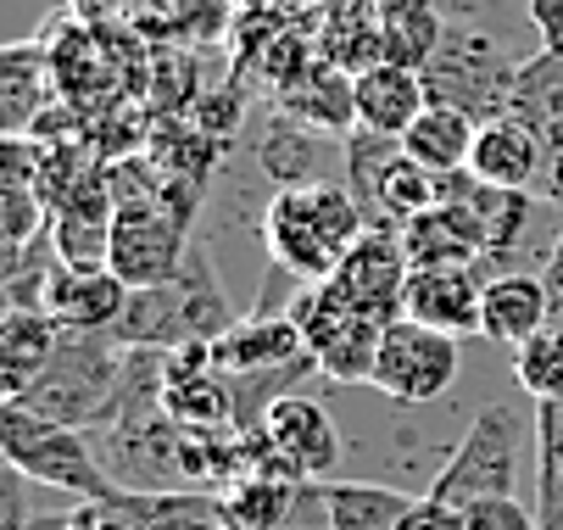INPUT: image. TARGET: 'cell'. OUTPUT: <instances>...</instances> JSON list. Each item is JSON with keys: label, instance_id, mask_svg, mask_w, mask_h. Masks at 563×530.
Listing matches in <instances>:
<instances>
[{"label": "cell", "instance_id": "ba28073f", "mask_svg": "<svg viewBox=\"0 0 563 530\" xmlns=\"http://www.w3.org/2000/svg\"><path fill=\"white\" fill-rule=\"evenodd\" d=\"M457 335L446 330H430L419 319H390L385 335H379V357H374V391L385 402H401V408H430L452 391L457 380Z\"/></svg>", "mask_w": 563, "mask_h": 530}, {"label": "cell", "instance_id": "7c38bea8", "mask_svg": "<svg viewBox=\"0 0 563 530\" xmlns=\"http://www.w3.org/2000/svg\"><path fill=\"white\" fill-rule=\"evenodd\" d=\"M129 296L134 290L112 268H67V263H56L51 285H45V313L56 319L62 335H112L123 308H129Z\"/></svg>", "mask_w": 563, "mask_h": 530}, {"label": "cell", "instance_id": "cb8c5ba5", "mask_svg": "<svg viewBox=\"0 0 563 530\" xmlns=\"http://www.w3.org/2000/svg\"><path fill=\"white\" fill-rule=\"evenodd\" d=\"M301 486H307V481H296V475L252 470V475L229 481L218 497H223V514H229L234 530H285V519H290Z\"/></svg>", "mask_w": 563, "mask_h": 530}, {"label": "cell", "instance_id": "8d00e7d4", "mask_svg": "<svg viewBox=\"0 0 563 530\" xmlns=\"http://www.w3.org/2000/svg\"><path fill=\"white\" fill-rule=\"evenodd\" d=\"M541 279H547V296H552V319L563 324V230H558V241L541 263Z\"/></svg>", "mask_w": 563, "mask_h": 530}, {"label": "cell", "instance_id": "603a6c76", "mask_svg": "<svg viewBox=\"0 0 563 530\" xmlns=\"http://www.w3.org/2000/svg\"><path fill=\"white\" fill-rule=\"evenodd\" d=\"M123 508L134 530H234L218 492L185 486V492H123Z\"/></svg>", "mask_w": 563, "mask_h": 530}, {"label": "cell", "instance_id": "f1b7e54d", "mask_svg": "<svg viewBox=\"0 0 563 530\" xmlns=\"http://www.w3.org/2000/svg\"><path fill=\"white\" fill-rule=\"evenodd\" d=\"M379 335H385V319H368V313L346 319L324 346L312 352L318 374H330L335 386H368L374 380V357H379Z\"/></svg>", "mask_w": 563, "mask_h": 530}, {"label": "cell", "instance_id": "f35d334b", "mask_svg": "<svg viewBox=\"0 0 563 530\" xmlns=\"http://www.w3.org/2000/svg\"><path fill=\"white\" fill-rule=\"evenodd\" d=\"M168 0H129V12H163Z\"/></svg>", "mask_w": 563, "mask_h": 530}, {"label": "cell", "instance_id": "1f68e13d", "mask_svg": "<svg viewBox=\"0 0 563 530\" xmlns=\"http://www.w3.org/2000/svg\"><path fill=\"white\" fill-rule=\"evenodd\" d=\"M457 514H463V530H541V514H536L530 503H519L514 492L479 497V503H468V508H457Z\"/></svg>", "mask_w": 563, "mask_h": 530}, {"label": "cell", "instance_id": "60d3db41", "mask_svg": "<svg viewBox=\"0 0 563 530\" xmlns=\"http://www.w3.org/2000/svg\"><path fill=\"white\" fill-rule=\"evenodd\" d=\"M218 7H240V0H218Z\"/></svg>", "mask_w": 563, "mask_h": 530}, {"label": "cell", "instance_id": "8992f818", "mask_svg": "<svg viewBox=\"0 0 563 530\" xmlns=\"http://www.w3.org/2000/svg\"><path fill=\"white\" fill-rule=\"evenodd\" d=\"M424 85H430V101H446V107L468 112L474 123H486V118L514 112L519 85H525V62L508 45H497L492 34L446 23V40H441L435 62L424 67Z\"/></svg>", "mask_w": 563, "mask_h": 530}, {"label": "cell", "instance_id": "f546056e", "mask_svg": "<svg viewBox=\"0 0 563 530\" xmlns=\"http://www.w3.org/2000/svg\"><path fill=\"white\" fill-rule=\"evenodd\" d=\"M536 497L541 530H563V397L536 402Z\"/></svg>", "mask_w": 563, "mask_h": 530}, {"label": "cell", "instance_id": "277c9868", "mask_svg": "<svg viewBox=\"0 0 563 530\" xmlns=\"http://www.w3.org/2000/svg\"><path fill=\"white\" fill-rule=\"evenodd\" d=\"M123 374H129V346H118L112 335H62L51 368L18 402L40 419H56V424H73V430H96L118 413Z\"/></svg>", "mask_w": 563, "mask_h": 530}, {"label": "cell", "instance_id": "836d02e7", "mask_svg": "<svg viewBox=\"0 0 563 530\" xmlns=\"http://www.w3.org/2000/svg\"><path fill=\"white\" fill-rule=\"evenodd\" d=\"M541 56H563V0H525Z\"/></svg>", "mask_w": 563, "mask_h": 530}, {"label": "cell", "instance_id": "9c48e42d", "mask_svg": "<svg viewBox=\"0 0 563 530\" xmlns=\"http://www.w3.org/2000/svg\"><path fill=\"white\" fill-rule=\"evenodd\" d=\"M252 435H257V464L252 470H279V475H296V481H330L346 459V441H341L330 408L312 402V397H296V391H285Z\"/></svg>", "mask_w": 563, "mask_h": 530}, {"label": "cell", "instance_id": "83f0119b", "mask_svg": "<svg viewBox=\"0 0 563 530\" xmlns=\"http://www.w3.org/2000/svg\"><path fill=\"white\" fill-rule=\"evenodd\" d=\"M441 201V174H430L424 163H413L408 151L379 174V185H374V201H368V218L374 223H408V218H419V212H430Z\"/></svg>", "mask_w": 563, "mask_h": 530}, {"label": "cell", "instance_id": "9a60e30c", "mask_svg": "<svg viewBox=\"0 0 563 530\" xmlns=\"http://www.w3.org/2000/svg\"><path fill=\"white\" fill-rule=\"evenodd\" d=\"M56 56H51V40H23L0 56V123L7 134H34L40 118L51 112L56 101Z\"/></svg>", "mask_w": 563, "mask_h": 530}, {"label": "cell", "instance_id": "8fae6325", "mask_svg": "<svg viewBox=\"0 0 563 530\" xmlns=\"http://www.w3.org/2000/svg\"><path fill=\"white\" fill-rule=\"evenodd\" d=\"M486 268L479 263H441V268H413L401 285V313L446 330V335H479V308H486Z\"/></svg>", "mask_w": 563, "mask_h": 530}, {"label": "cell", "instance_id": "e575fe53", "mask_svg": "<svg viewBox=\"0 0 563 530\" xmlns=\"http://www.w3.org/2000/svg\"><path fill=\"white\" fill-rule=\"evenodd\" d=\"M401 530H463V514H457V508H446V503L419 497V503H413V514L401 519Z\"/></svg>", "mask_w": 563, "mask_h": 530}, {"label": "cell", "instance_id": "74e56055", "mask_svg": "<svg viewBox=\"0 0 563 530\" xmlns=\"http://www.w3.org/2000/svg\"><path fill=\"white\" fill-rule=\"evenodd\" d=\"M73 7V23H90V29H107L112 18H123L129 0H67Z\"/></svg>", "mask_w": 563, "mask_h": 530}, {"label": "cell", "instance_id": "7a4b0ae2", "mask_svg": "<svg viewBox=\"0 0 563 530\" xmlns=\"http://www.w3.org/2000/svg\"><path fill=\"white\" fill-rule=\"evenodd\" d=\"M0 459H7V470H18L29 486L56 492L67 503H118L123 497L118 475L101 464V446L85 430L40 419L23 402L0 408Z\"/></svg>", "mask_w": 563, "mask_h": 530}, {"label": "cell", "instance_id": "d4e9b609", "mask_svg": "<svg viewBox=\"0 0 563 530\" xmlns=\"http://www.w3.org/2000/svg\"><path fill=\"white\" fill-rule=\"evenodd\" d=\"M413 503L419 497L396 486H374V481H324V508L335 530H401Z\"/></svg>", "mask_w": 563, "mask_h": 530}, {"label": "cell", "instance_id": "ffe728a7", "mask_svg": "<svg viewBox=\"0 0 563 530\" xmlns=\"http://www.w3.org/2000/svg\"><path fill=\"white\" fill-rule=\"evenodd\" d=\"M56 346H62V330L45 308H12L0 319V391H7V402H18L51 368Z\"/></svg>", "mask_w": 563, "mask_h": 530}, {"label": "cell", "instance_id": "4dcf8cb0", "mask_svg": "<svg viewBox=\"0 0 563 530\" xmlns=\"http://www.w3.org/2000/svg\"><path fill=\"white\" fill-rule=\"evenodd\" d=\"M514 380L530 402H552L563 397V324H541L530 341L514 346Z\"/></svg>", "mask_w": 563, "mask_h": 530}, {"label": "cell", "instance_id": "44dd1931", "mask_svg": "<svg viewBox=\"0 0 563 530\" xmlns=\"http://www.w3.org/2000/svg\"><path fill=\"white\" fill-rule=\"evenodd\" d=\"M474 134H479V123L468 118V112H457V107H446V101H430L424 112H419V123L401 134V151H408L413 163H424L430 174H463L468 168V157H474Z\"/></svg>", "mask_w": 563, "mask_h": 530}, {"label": "cell", "instance_id": "30bf717a", "mask_svg": "<svg viewBox=\"0 0 563 530\" xmlns=\"http://www.w3.org/2000/svg\"><path fill=\"white\" fill-rule=\"evenodd\" d=\"M441 201L457 207L463 230H468V241H474V252H479V268L508 274L514 257H519L525 241H530L536 196H530V190L486 185V179H474V174L463 168V174H446V179H441Z\"/></svg>", "mask_w": 563, "mask_h": 530}, {"label": "cell", "instance_id": "4fadbf2b", "mask_svg": "<svg viewBox=\"0 0 563 530\" xmlns=\"http://www.w3.org/2000/svg\"><path fill=\"white\" fill-rule=\"evenodd\" d=\"M468 174L486 179V185H503V190H536L541 174H547V140H541V129L530 118H519V112L486 118L479 134H474Z\"/></svg>", "mask_w": 563, "mask_h": 530}, {"label": "cell", "instance_id": "5b68a950", "mask_svg": "<svg viewBox=\"0 0 563 530\" xmlns=\"http://www.w3.org/2000/svg\"><path fill=\"white\" fill-rule=\"evenodd\" d=\"M525 435H536V419H525L519 408L508 402H492L479 408L474 424L452 441L446 464L435 470L430 481V503H446V508H468L479 497H503L519 486V452H525Z\"/></svg>", "mask_w": 563, "mask_h": 530}, {"label": "cell", "instance_id": "2e32d148", "mask_svg": "<svg viewBox=\"0 0 563 530\" xmlns=\"http://www.w3.org/2000/svg\"><path fill=\"white\" fill-rule=\"evenodd\" d=\"M312 357L296 319H268V313H252V319H234L218 341H212V363L223 374H274V368H290Z\"/></svg>", "mask_w": 563, "mask_h": 530}, {"label": "cell", "instance_id": "d6a6232c", "mask_svg": "<svg viewBox=\"0 0 563 530\" xmlns=\"http://www.w3.org/2000/svg\"><path fill=\"white\" fill-rule=\"evenodd\" d=\"M240 118H246V90H240V85H229V90H212V96H201V101L190 107V123H196L201 134L223 140V145L234 140Z\"/></svg>", "mask_w": 563, "mask_h": 530}, {"label": "cell", "instance_id": "d6986e66", "mask_svg": "<svg viewBox=\"0 0 563 530\" xmlns=\"http://www.w3.org/2000/svg\"><path fill=\"white\" fill-rule=\"evenodd\" d=\"M318 56L341 73H357L385 62V29H379V0H341V7H324L312 23Z\"/></svg>", "mask_w": 563, "mask_h": 530}, {"label": "cell", "instance_id": "52a82bcc", "mask_svg": "<svg viewBox=\"0 0 563 530\" xmlns=\"http://www.w3.org/2000/svg\"><path fill=\"white\" fill-rule=\"evenodd\" d=\"M190 218H196V201H190V196L118 207L107 268H112L129 290H151V285L179 279V268L190 263V246H196V241H190Z\"/></svg>", "mask_w": 563, "mask_h": 530}, {"label": "cell", "instance_id": "484cf974", "mask_svg": "<svg viewBox=\"0 0 563 530\" xmlns=\"http://www.w3.org/2000/svg\"><path fill=\"white\" fill-rule=\"evenodd\" d=\"M396 235H401V252H408L413 268H441V263H479L468 230H463V218L452 201H435L430 212L408 218V223H396Z\"/></svg>", "mask_w": 563, "mask_h": 530}, {"label": "cell", "instance_id": "ac0fdd59", "mask_svg": "<svg viewBox=\"0 0 563 530\" xmlns=\"http://www.w3.org/2000/svg\"><path fill=\"white\" fill-rule=\"evenodd\" d=\"M274 107H279L285 118H296V123L318 129V134H352V129H357L352 73L330 67L324 56H318V62L301 73V79H290V85L274 96Z\"/></svg>", "mask_w": 563, "mask_h": 530}, {"label": "cell", "instance_id": "7402d4cb", "mask_svg": "<svg viewBox=\"0 0 563 530\" xmlns=\"http://www.w3.org/2000/svg\"><path fill=\"white\" fill-rule=\"evenodd\" d=\"M379 29H385V62L424 73L446 40V18L435 0H379Z\"/></svg>", "mask_w": 563, "mask_h": 530}, {"label": "cell", "instance_id": "6da1fadb", "mask_svg": "<svg viewBox=\"0 0 563 530\" xmlns=\"http://www.w3.org/2000/svg\"><path fill=\"white\" fill-rule=\"evenodd\" d=\"M368 212L363 201L352 196V185L341 179H307V185H285L268 196L263 207V241H268V257L312 285V279H330L341 268V257L363 241L368 230Z\"/></svg>", "mask_w": 563, "mask_h": 530}, {"label": "cell", "instance_id": "4316f807", "mask_svg": "<svg viewBox=\"0 0 563 530\" xmlns=\"http://www.w3.org/2000/svg\"><path fill=\"white\" fill-rule=\"evenodd\" d=\"M335 140L330 134H318V129H307V123H296V118H274L268 123V134L257 140V168L285 190V185H307V179H318V151H330Z\"/></svg>", "mask_w": 563, "mask_h": 530}, {"label": "cell", "instance_id": "3957f363", "mask_svg": "<svg viewBox=\"0 0 563 530\" xmlns=\"http://www.w3.org/2000/svg\"><path fill=\"white\" fill-rule=\"evenodd\" d=\"M229 324L234 319H229L223 285H218L207 252L190 246V263L179 268V279L129 296V308H123L112 341L118 346H145V352H179L190 341H218Z\"/></svg>", "mask_w": 563, "mask_h": 530}, {"label": "cell", "instance_id": "5bb4252c", "mask_svg": "<svg viewBox=\"0 0 563 530\" xmlns=\"http://www.w3.org/2000/svg\"><path fill=\"white\" fill-rule=\"evenodd\" d=\"M352 101H357V129L401 140L419 123V112L430 107V85H424V73H413V67L374 62V67H363L352 79Z\"/></svg>", "mask_w": 563, "mask_h": 530}, {"label": "cell", "instance_id": "e0dca14e", "mask_svg": "<svg viewBox=\"0 0 563 530\" xmlns=\"http://www.w3.org/2000/svg\"><path fill=\"white\" fill-rule=\"evenodd\" d=\"M541 324H552V296H547V279L541 274L508 268V274H492L486 279V308H479V335H486V341H497V346L514 352Z\"/></svg>", "mask_w": 563, "mask_h": 530}, {"label": "cell", "instance_id": "ab89813d", "mask_svg": "<svg viewBox=\"0 0 563 530\" xmlns=\"http://www.w3.org/2000/svg\"><path fill=\"white\" fill-rule=\"evenodd\" d=\"M312 7H318V12H324V7H341V0H312Z\"/></svg>", "mask_w": 563, "mask_h": 530}, {"label": "cell", "instance_id": "d590c367", "mask_svg": "<svg viewBox=\"0 0 563 530\" xmlns=\"http://www.w3.org/2000/svg\"><path fill=\"white\" fill-rule=\"evenodd\" d=\"M29 481L12 470L7 475V492H0V514H7V519H0V530H29Z\"/></svg>", "mask_w": 563, "mask_h": 530}]
</instances>
